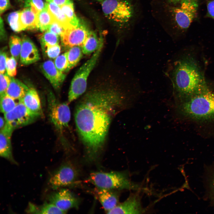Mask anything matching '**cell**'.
<instances>
[{"instance_id": "18", "label": "cell", "mask_w": 214, "mask_h": 214, "mask_svg": "<svg viewBox=\"0 0 214 214\" xmlns=\"http://www.w3.org/2000/svg\"><path fill=\"white\" fill-rule=\"evenodd\" d=\"M20 100L31 112L41 115L42 109L40 100L35 89L33 88H29L24 97Z\"/></svg>"}, {"instance_id": "2", "label": "cell", "mask_w": 214, "mask_h": 214, "mask_svg": "<svg viewBox=\"0 0 214 214\" xmlns=\"http://www.w3.org/2000/svg\"><path fill=\"white\" fill-rule=\"evenodd\" d=\"M164 73L171 83L176 102L208 89L199 66L191 56L169 60Z\"/></svg>"}, {"instance_id": "23", "label": "cell", "mask_w": 214, "mask_h": 214, "mask_svg": "<svg viewBox=\"0 0 214 214\" xmlns=\"http://www.w3.org/2000/svg\"><path fill=\"white\" fill-rule=\"evenodd\" d=\"M46 7L55 20L60 23L64 29L72 25L62 12L60 7L52 1L47 2Z\"/></svg>"}, {"instance_id": "38", "label": "cell", "mask_w": 214, "mask_h": 214, "mask_svg": "<svg viewBox=\"0 0 214 214\" xmlns=\"http://www.w3.org/2000/svg\"><path fill=\"white\" fill-rule=\"evenodd\" d=\"M10 6L9 0H0V12L1 14Z\"/></svg>"}, {"instance_id": "37", "label": "cell", "mask_w": 214, "mask_h": 214, "mask_svg": "<svg viewBox=\"0 0 214 214\" xmlns=\"http://www.w3.org/2000/svg\"><path fill=\"white\" fill-rule=\"evenodd\" d=\"M7 54L4 49L1 50L0 54V72L4 74L6 70V64L7 58Z\"/></svg>"}, {"instance_id": "24", "label": "cell", "mask_w": 214, "mask_h": 214, "mask_svg": "<svg viewBox=\"0 0 214 214\" xmlns=\"http://www.w3.org/2000/svg\"><path fill=\"white\" fill-rule=\"evenodd\" d=\"M67 54L68 63L67 72L79 62L84 54L81 46H74L69 48Z\"/></svg>"}, {"instance_id": "12", "label": "cell", "mask_w": 214, "mask_h": 214, "mask_svg": "<svg viewBox=\"0 0 214 214\" xmlns=\"http://www.w3.org/2000/svg\"><path fill=\"white\" fill-rule=\"evenodd\" d=\"M49 202L67 213L69 209H78L80 200L69 190L62 188L50 194L48 196Z\"/></svg>"}, {"instance_id": "22", "label": "cell", "mask_w": 214, "mask_h": 214, "mask_svg": "<svg viewBox=\"0 0 214 214\" xmlns=\"http://www.w3.org/2000/svg\"><path fill=\"white\" fill-rule=\"evenodd\" d=\"M56 20L47 7L37 15L38 29L41 32L47 31L50 25Z\"/></svg>"}, {"instance_id": "33", "label": "cell", "mask_w": 214, "mask_h": 214, "mask_svg": "<svg viewBox=\"0 0 214 214\" xmlns=\"http://www.w3.org/2000/svg\"><path fill=\"white\" fill-rule=\"evenodd\" d=\"M41 47L43 52L51 59H55L59 55L61 52V47L59 44Z\"/></svg>"}, {"instance_id": "8", "label": "cell", "mask_w": 214, "mask_h": 214, "mask_svg": "<svg viewBox=\"0 0 214 214\" xmlns=\"http://www.w3.org/2000/svg\"><path fill=\"white\" fill-rule=\"evenodd\" d=\"M48 102L50 120L56 129L62 132L68 126L70 119V111L68 104L59 102L52 94L49 95Z\"/></svg>"}, {"instance_id": "13", "label": "cell", "mask_w": 214, "mask_h": 214, "mask_svg": "<svg viewBox=\"0 0 214 214\" xmlns=\"http://www.w3.org/2000/svg\"><path fill=\"white\" fill-rule=\"evenodd\" d=\"M141 197L138 193H131L123 202L118 204L108 214H140L144 213Z\"/></svg>"}, {"instance_id": "34", "label": "cell", "mask_w": 214, "mask_h": 214, "mask_svg": "<svg viewBox=\"0 0 214 214\" xmlns=\"http://www.w3.org/2000/svg\"><path fill=\"white\" fill-rule=\"evenodd\" d=\"M17 60L12 56L7 57L6 70L7 74L11 77L15 76L17 73Z\"/></svg>"}, {"instance_id": "6", "label": "cell", "mask_w": 214, "mask_h": 214, "mask_svg": "<svg viewBox=\"0 0 214 214\" xmlns=\"http://www.w3.org/2000/svg\"><path fill=\"white\" fill-rule=\"evenodd\" d=\"M103 45V44L95 52L91 57L80 67L74 75L68 94L69 103L78 98L86 91L88 77L97 63Z\"/></svg>"}, {"instance_id": "46", "label": "cell", "mask_w": 214, "mask_h": 214, "mask_svg": "<svg viewBox=\"0 0 214 214\" xmlns=\"http://www.w3.org/2000/svg\"><path fill=\"white\" fill-rule=\"evenodd\" d=\"M213 184H214V183H213Z\"/></svg>"}, {"instance_id": "17", "label": "cell", "mask_w": 214, "mask_h": 214, "mask_svg": "<svg viewBox=\"0 0 214 214\" xmlns=\"http://www.w3.org/2000/svg\"><path fill=\"white\" fill-rule=\"evenodd\" d=\"M96 190L98 199L107 213L118 204L119 198L118 192L114 190L97 188Z\"/></svg>"}, {"instance_id": "45", "label": "cell", "mask_w": 214, "mask_h": 214, "mask_svg": "<svg viewBox=\"0 0 214 214\" xmlns=\"http://www.w3.org/2000/svg\"><path fill=\"white\" fill-rule=\"evenodd\" d=\"M18 0V1H22V0Z\"/></svg>"}, {"instance_id": "30", "label": "cell", "mask_w": 214, "mask_h": 214, "mask_svg": "<svg viewBox=\"0 0 214 214\" xmlns=\"http://www.w3.org/2000/svg\"><path fill=\"white\" fill-rule=\"evenodd\" d=\"M25 7L30 8L36 15L46 7V3L43 0H26L25 2Z\"/></svg>"}, {"instance_id": "31", "label": "cell", "mask_w": 214, "mask_h": 214, "mask_svg": "<svg viewBox=\"0 0 214 214\" xmlns=\"http://www.w3.org/2000/svg\"><path fill=\"white\" fill-rule=\"evenodd\" d=\"M20 12L17 11L10 13L7 17V21L11 29L15 32L22 31L20 21Z\"/></svg>"}, {"instance_id": "3", "label": "cell", "mask_w": 214, "mask_h": 214, "mask_svg": "<svg viewBox=\"0 0 214 214\" xmlns=\"http://www.w3.org/2000/svg\"><path fill=\"white\" fill-rule=\"evenodd\" d=\"M176 104L177 112L185 118L202 122L214 119V93L209 89Z\"/></svg>"}, {"instance_id": "41", "label": "cell", "mask_w": 214, "mask_h": 214, "mask_svg": "<svg viewBox=\"0 0 214 214\" xmlns=\"http://www.w3.org/2000/svg\"><path fill=\"white\" fill-rule=\"evenodd\" d=\"M71 1V0H53L52 1L54 4L60 7Z\"/></svg>"}, {"instance_id": "16", "label": "cell", "mask_w": 214, "mask_h": 214, "mask_svg": "<svg viewBox=\"0 0 214 214\" xmlns=\"http://www.w3.org/2000/svg\"><path fill=\"white\" fill-rule=\"evenodd\" d=\"M13 131L7 123L0 130V155L12 163L17 165L18 163L13 158L12 151L11 138Z\"/></svg>"}, {"instance_id": "26", "label": "cell", "mask_w": 214, "mask_h": 214, "mask_svg": "<svg viewBox=\"0 0 214 214\" xmlns=\"http://www.w3.org/2000/svg\"><path fill=\"white\" fill-rule=\"evenodd\" d=\"M41 47L53 46L59 44V36L47 30L38 35Z\"/></svg>"}, {"instance_id": "20", "label": "cell", "mask_w": 214, "mask_h": 214, "mask_svg": "<svg viewBox=\"0 0 214 214\" xmlns=\"http://www.w3.org/2000/svg\"><path fill=\"white\" fill-rule=\"evenodd\" d=\"M29 89L19 80L12 78L6 94L14 99L19 100L24 97Z\"/></svg>"}, {"instance_id": "21", "label": "cell", "mask_w": 214, "mask_h": 214, "mask_svg": "<svg viewBox=\"0 0 214 214\" xmlns=\"http://www.w3.org/2000/svg\"><path fill=\"white\" fill-rule=\"evenodd\" d=\"M103 44L102 39L99 38L95 33L90 31L88 37L81 46L83 54L89 55L95 52Z\"/></svg>"}, {"instance_id": "9", "label": "cell", "mask_w": 214, "mask_h": 214, "mask_svg": "<svg viewBox=\"0 0 214 214\" xmlns=\"http://www.w3.org/2000/svg\"><path fill=\"white\" fill-rule=\"evenodd\" d=\"M78 176V171L74 165L67 161L62 163L51 174L48 184L52 189L68 186L75 181Z\"/></svg>"}, {"instance_id": "4", "label": "cell", "mask_w": 214, "mask_h": 214, "mask_svg": "<svg viewBox=\"0 0 214 214\" xmlns=\"http://www.w3.org/2000/svg\"><path fill=\"white\" fill-rule=\"evenodd\" d=\"M87 180L99 188L112 190L139 188L138 185L130 180L129 173L126 171L94 172L90 174Z\"/></svg>"}, {"instance_id": "44", "label": "cell", "mask_w": 214, "mask_h": 214, "mask_svg": "<svg viewBox=\"0 0 214 214\" xmlns=\"http://www.w3.org/2000/svg\"><path fill=\"white\" fill-rule=\"evenodd\" d=\"M45 0L47 1V2H49L52 1L53 0Z\"/></svg>"}, {"instance_id": "28", "label": "cell", "mask_w": 214, "mask_h": 214, "mask_svg": "<svg viewBox=\"0 0 214 214\" xmlns=\"http://www.w3.org/2000/svg\"><path fill=\"white\" fill-rule=\"evenodd\" d=\"M6 94L0 95V111L4 114L12 110L16 106L18 102Z\"/></svg>"}, {"instance_id": "5", "label": "cell", "mask_w": 214, "mask_h": 214, "mask_svg": "<svg viewBox=\"0 0 214 214\" xmlns=\"http://www.w3.org/2000/svg\"><path fill=\"white\" fill-rule=\"evenodd\" d=\"M103 11L108 19L121 27H128L131 24L135 15V7L129 0H103Z\"/></svg>"}, {"instance_id": "29", "label": "cell", "mask_w": 214, "mask_h": 214, "mask_svg": "<svg viewBox=\"0 0 214 214\" xmlns=\"http://www.w3.org/2000/svg\"><path fill=\"white\" fill-rule=\"evenodd\" d=\"M9 45L12 56L18 60L20 57L21 48V39L15 35L11 36L9 40Z\"/></svg>"}, {"instance_id": "11", "label": "cell", "mask_w": 214, "mask_h": 214, "mask_svg": "<svg viewBox=\"0 0 214 214\" xmlns=\"http://www.w3.org/2000/svg\"><path fill=\"white\" fill-rule=\"evenodd\" d=\"M90 31L80 23L76 26H68L64 29L60 36L62 44L65 47L69 48L75 46H81Z\"/></svg>"}, {"instance_id": "40", "label": "cell", "mask_w": 214, "mask_h": 214, "mask_svg": "<svg viewBox=\"0 0 214 214\" xmlns=\"http://www.w3.org/2000/svg\"><path fill=\"white\" fill-rule=\"evenodd\" d=\"M0 38L1 40H3L6 38V33L4 30V23L1 17L0 18Z\"/></svg>"}, {"instance_id": "27", "label": "cell", "mask_w": 214, "mask_h": 214, "mask_svg": "<svg viewBox=\"0 0 214 214\" xmlns=\"http://www.w3.org/2000/svg\"><path fill=\"white\" fill-rule=\"evenodd\" d=\"M60 7L71 25L76 26L80 23L75 13L73 4L72 1L61 6Z\"/></svg>"}, {"instance_id": "14", "label": "cell", "mask_w": 214, "mask_h": 214, "mask_svg": "<svg viewBox=\"0 0 214 214\" xmlns=\"http://www.w3.org/2000/svg\"><path fill=\"white\" fill-rule=\"evenodd\" d=\"M40 67L43 74L53 87L56 89H59L65 79L66 75L59 71L54 62L51 60L43 62Z\"/></svg>"}, {"instance_id": "42", "label": "cell", "mask_w": 214, "mask_h": 214, "mask_svg": "<svg viewBox=\"0 0 214 214\" xmlns=\"http://www.w3.org/2000/svg\"><path fill=\"white\" fill-rule=\"evenodd\" d=\"M6 120L4 118L1 117H0V130L2 129L6 124Z\"/></svg>"}, {"instance_id": "1", "label": "cell", "mask_w": 214, "mask_h": 214, "mask_svg": "<svg viewBox=\"0 0 214 214\" xmlns=\"http://www.w3.org/2000/svg\"><path fill=\"white\" fill-rule=\"evenodd\" d=\"M121 78L97 82L76 106L75 123L90 161L95 160L102 149L114 117L131 107L138 97L131 83Z\"/></svg>"}, {"instance_id": "15", "label": "cell", "mask_w": 214, "mask_h": 214, "mask_svg": "<svg viewBox=\"0 0 214 214\" xmlns=\"http://www.w3.org/2000/svg\"><path fill=\"white\" fill-rule=\"evenodd\" d=\"M21 40L22 45L20 57L21 63L27 65L38 61L40 59L39 54L34 43L26 36H23Z\"/></svg>"}, {"instance_id": "43", "label": "cell", "mask_w": 214, "mask_h": 214, "mask_svg": "<svg viewBox=\"0 0 214 214\" xmlns=\"http://www.w3.org/2000/svg\"><path fill=\"white\" fill-rule=\"evenodd\" d=\"M169 3L173 4H176L180 3L182 0H167Z\"/></svg>"}, {"instance_id": "10", "label": "cell", "mask_w": 214, "mask_h": 214, "mask_svg": "<svg viewBox=\"0 0 214 214\" xmlns=\"http://www.w3.org/2000/svg\"><path fill=\"white\" fill-rule=\"evenodd\" d=\"M40 116L29 111L21 100L12 110L4 114L7 124L13 130L32 123Z\"/></svg>"}, {"instance_id": "36", "label": "cell", "mask_w": 214, "mask_h": 214, "mask_svg": "<svg viewBox=\"0 0 214 214\" xmlns=\"http://www.w3.org/2000/svg\"><path fill=\"white\" fill-rule=\"evenodd\" d=\"M63 26L58 22L54 21L49 26L48 30L58 36H60L64 30Z\"/></svg>"}, {"instance_id": "7", "label": "cell", "mask_w": 214, "mask_h": 214, "mask_svg": "<svg viewBox=\"0 0 214 214\" xmlns=\"http://www.w3.org/2000/svg\"><path fill=\"white\" fill-rule=\"evenodd\" d=\"M180 5L170 8L171 14L179 29L185 30L190 26L196 17L199 0H182Z\"/></svg>"}, {"instance_id": "25", "label": "cell", "mask_w": 214, "mask_h": 214, "mask_svg": "<svg viewBox=\"0 0 214 214\" xmlns=\"http://www.w3.org/2000/svg\"><path fill=\"white\" fill-rule=\"evenodd\" d=\"M33 213L65 214L66 213L61 210L54 204L49 202L38 206L34 204L32 207Z\"/></svg>"}, {"instance_id": "32", "label": "cell", "mask_w": 214, "mask_h": 214, "mask_svg": "<svg viewBox=\"0 0 214 214\" xmlns=\"http://www.w3.org/2000/svg\"><path fill=\"white\" fill-rule=\"evenodd\" d=\"M54 62L56 67L59 71L62 73L67 72L68 65L67 52L56 57Z\"/></svg>"}, {"instance_id": "35", "label": "cell", "mask_w": 214, "mask_h": 214, "mask_svg": "<svg viewBox=\"0 0 214 214\" xmlns=\"http://www.w3.org/2000/svg\"><path fill=\"white\" fill-rule=\"evenodd\" d=\"M11 78L7 74L0 73V95L6 94L7 90L11 81Z\"/></svg>"}, {"instance_id": "39", "label": "cell", "mask_w": 214, "mask_h": 214, "mask_svg": "<svg viewBox=\"0 0 214 214\" xmlns=\"http://www.w3.org/2000/svg\"><path fill=\"white\" fill-rule=\"evenodd\" d=\"M207 7L209 16L214 19V0L208 2Z\"/></svg>"}, {"instance_id": "19", "label": "cell", "mask_w": 214, "mask_h": 214, "mask_svg": "<svg viewBox=\"0 0 214 214\" xmlns=\"http://www.w3.org/2000/svg\"><path fill=\"white\" fill-rule=\"evenodd\" d=\"M19 18L22 31L38 29L37 15L29 8L20 11Z\"/></svg>"}]
</instances>
